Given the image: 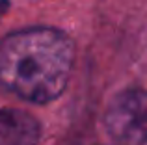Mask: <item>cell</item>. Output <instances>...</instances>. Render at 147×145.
<instances>
[{"label": "cell", "mask_w": 147, "mask_h": 145, "mask_svg": "<svg viewBox=\"0 0 147 145\" xmlns=\"http://www.w3.org/2000/svg\"><path fill=\"white\" fill-rule=\"evenodd\" d=\"M75 58V41L61 30H15L0 41V87L21 101L49 104L65 91Z\"/></svg>", "instance_id": "obj_1"}, {"label": "cell", "mask_w": 147, "mask_h": 145, "mask_svg": "<svg viewBox=\"0 0 147 145\" xmlns=\"http://www.w3.org/2000/svg\"><path fill=\"white\" fill-rule=\"evenodd\" d=\"M104 127L117 145H147V89L119 91L106 106Z\"/></svg>", "instance_id": "obj_2"}, {"label": "cell", "mask_w": 147, "mask_h": 145, "mask_svg": "<svg viewBox=\"0 0 147 145\" xmlns=\"http://www.w3.org/2000/svg\"><path fill=\"white\" fill-rule=\"evenodd\" d=\"M41 123L21 108H0V145H37Z\"/></svg>", "instance_id": "obj_3"}, {"label": "cell", "mask_w": 147, "mask_h": 145, "mask_svg": "<svg viewBox=\"0 0 147 145\" xmlns=\"http://www.w3.org/2000/svg\"><path fill=\"white\" fill-rule=\"evenodd\" d=\"M7 9H9V0H0V21L6 17Z\"/></svg>", "instance_id": "obj_4"}, {"label": "cell", "mask_w": 147, "mask_h": 145, "mask_svg": "<svg viewBox=\"0 0 147 145\" xmlns=\"http://www.w3.org/2000/svg\"><path fill=\"white\" fill-rule=\"evenodd\" d=\"M114 145H117V143H114Z\"/></svg>", "instance_id": "obj_5"}]
</instances>
